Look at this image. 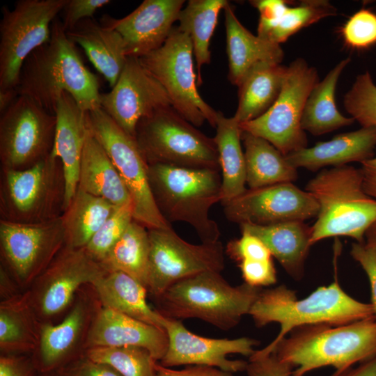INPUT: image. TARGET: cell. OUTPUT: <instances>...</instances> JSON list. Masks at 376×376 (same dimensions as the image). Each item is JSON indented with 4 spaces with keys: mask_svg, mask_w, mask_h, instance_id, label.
<instances>
[{
    "mask_svg": "<svg viewBox=\"0 0 376 376\" xmlns=\"http://www.w3.org/2000/svg\"><path fill=\"white\" fill-rule=\"evenodd\" d=\"M162 327L168 336L167 350L159 361L163 366L201 365L235 373L246 371L248 361L230 359L228 356L239 354L251 357L259 342L254 338H211L197 335L187 329L182 320L163 316Z\"/></svg>",
    "mask_w": 376,
    "mask_h": 376,
    "instance_id": "cell-19",
    "label": "cell"
},
{
    "mask_svg": "<svg viewBox=\"0 0 376 376\" xmlns=\"http://www.w3.org/2000/svg\"><path fill=\"white\" fill-rule=\"evenodd\" d=\"M350 254L359 263L368 278L371 291L370 304L373 309V317L376 320V251L366 242H355L352 245Z\"/></svg>",
    "mask_w": 376,
    "mask_h": 376,
    "instance_id": "cell-47",
    "label": "cell"
},
{
    "mask_svg": "<svg viewBox=\"0 0 376 376\" xmlns=\"http://www.w3.org/2000/svg\"><path fill=\"white\" fill-rule=\"evenodd\" d=\"M226 218L239 224L270 225L302 221L317 217L319 205L306 190L292 182L247 189L240 196L223 203Z\"/></svg>",
    "mask_w": 376,
    "mask_h": 376,
    "instance_id": "cell-18",
    "label": "cell"
},
{
    "mask_svg": "<svg viewBox=\"0 0 376 376\" xmlns=\"http://www.w3.org/2000/svg\"><path fill=\"white\" fill-rule=\"evenodd\" d=\"M117 206L77 188L61 219L65 245L85 247Z\"/></svg>",
    "mask_w": 376,
    "mask_h": 376,
    "instance_id": "cell-35",
    "label": "cell"
},
{
    "mask_svg": "<svg viewBox=\"0 0 376 376\" xmlns=\"http://www.w3.org/2000/svg\"><path fill=\"white\" fill-rule=\"evenodd\" d=\"M251 3L259 12L258 36L262 38L275 27L288 8V1L283 0H256Z\"/></svg>",
    "mask_w": 376,
    "mask_h": 376,
    "instance_id": "cell-46",
    "label": "cell"
},
{
    "mask_svg": "<svg viewBox=\"0 0 376 376\" xmlns=\"http://www.w3.org/2000/svg\"><path fill=\"white\" fill-rule=\"evenodd\" d=\"M65 245V233L61 216L35 224L0 220L1 265L24 292Z\"/></svg>",
    "mask_w": 376,
    "mask_h": 376,
    "instance_id": "cell-16",
    "label": "cell"
},
{
    "mask_svg": "<svg viewBox=\"0 0 376 376\" xmlns=\"http://www.w3.org/2000/svg\"><path fill=\"white\" fill-rule=\"evenodd\" d=\"M15 88L0 90V113H3L18 97Z\"/></svg>",
    "mask_w": 376,
    "mask_h": 376,
    "instance_id": "cell-55",
    "label": "cell"
},
{
    "mask_svg": "<svg viewBox=\"0 0 376 376\" xmlns=\"http://www.w3.org/2000/svg\"><path fill=\"white\" fill-rule=\"evenodd\" d=\"M362 185L367 195L376 200V156L361 162Z\"/></svg>",
    "mask_w": 376,
    "mask_h": 376,
    "instance_id": "cell-52",
    "label": "cell"
},
{
    "mask_svg": "<svg viewBox=\"0 0 376 376\" xmlns=\"http://www.w3.org/2000/svg\"><path fill=\"white\" fill-rule=\"evenodd\" d=\"M24 291L22 290L17 283L8 272V271L1 265L0 267V294L1 301L13 298Z\"/></svg>",
    "mask_w": 376,
    "mask_h": 376,
    "instance_id": "cell-53",
    "label": "cell"
},
{
    "mask_svg": "<svg viewBox=\"0 0 376 376\" xmlns=\"http://www.w3.org/2000/svg\"><path fill=\"white\" fill-rule=\"evenodd\" d=\"M184 0H145L127 16L103 15L100 22L122 36L127 57L140 58L161 47L178 21Z\"/></svg>",
    "mask_w": 376,
    "mask_h": 376,
    "instance_id": "cell-21",
    "label": "cell"
},
{
    "mask_svg": "<svg viewBox=\"0 0 376 376\" xmlns=\"http://www.w3.org/2000/svg\"><path fill=\"white\" fill-rule=\"evenodd\" d=\"M56 125L55 115L19 95L1 114V169H26L48 157L54 147Z\"/></svg>",
    "mask_w": 376,
    "mask_h": 376,
    "instance_id": "cell-15",
    "label": "cell"
},
{
    "mask_svg": "<svg viewBox=\"0 0 376 376\" xmlns=\"http://www.w3.org/2000/svg\"><path fill=\"white\" fill-rule=\"evenodd\" d=\"M345 44L355 49H367L376 45V13L362 8L340 28Z\"/></svg>",
    "mask_w": 376,
    "mask_h": 376,
    "instance_id": "cell-42",
    "label": "cell"
},
{
    "mask_svg": "<svg viewBox=\"0 0 376 376\" xmlns=\"http://www.w3.org/2000/svg\"><path fill=\"white\" fill-rule=\"evenodd\" d=\"M111 1L110 0H67L64 6L62 23L67 31L80 21L93 18L94 13Z\"/></svg>",
    "mask_w": 376,
    "mask_h": 376,
    "instance_id": "cell-45",
    "label": "cell"
},
{
    "mask_svg": "<svg viewBox=\"0 0 376 376\" xmlns=\"http://www.w3.org/2000/svg\"><path fill=\"white\" fill-rule=\"evenodd\" d=\"M65 180L61 161L52 153L23 170L1 169V219L35 224L60 217Z\"/></svg>",
    "mask_w": 376,
    "mask_h": 376,
    "instance_id": "cell-8",
    "label": "cell"
},
{
    "mask_svg": "<svg viewBox=\"0 0 376 376\" xmlns=\"http://www.w3.org/2000/svg\"><path fill=\"white\" fill-rule=\"evenodd\" d=\"M102 307L163 329V316L147 302L148 290L132 276L120 272H107L94 284Z\"/></svg>",
    "mask_w": 376,
    "mask_h": 376,
    "instance_id": "cell-29",
    "label": "cell"
},
{
    "mask_svg": "<svg viewBox=\"0 0 376 376\" xmlns=\"http://www.w3.org/2000/svg\"><path fill=\"white\" fill-rule=\"evenodd\" d=\"M36 376H60L57 370L54 371H49V372H45V373H39L37 374Z\"/></svg>",
    "mask_w": 376,
    "mask_h": 376,
    "instance_id": "cell-57",
    "label": "cell"
},
{
    "mask_svg": "<svg viewBox=\"0 0 376 376\" xmlns=\"http://www.w3.org/2000/svg\"><path fill=\"white\" fill-rule=\"evenodd\" d=\"M148 178L156 205L168 223L189 224L203 243L219 241V226L210 217L211 207L221 200L219 171L151 164Z\"/></svg>",
    "mask_w": 376,
    "mask_h": 376,
    "instance_id": "cell-4",
    "label": "cell"
},
{
    "mask_svg": "<svg viewBox=\"0 0 376 376\" xmlns=\"http://www.w3.org/2000/svg\"><path fill=\"white\" fill-rule=\"evenodd\" d=\"M350 62L347 58L340 61L322 81L313 87L306 102L301 125L302 129L314 136H319L347 126L354 122L352 117L343 116L335 101L338 79Z\"/></svg>",
    "mask_w": 376,
    "mask_h": 376,
    "instance_id": "cell-33",
    "label": "cell"
},
{
    "mask_svg": "<svg viewBox=\"0 0 376 376\" xmlns=\"http://www.w3.org/2000/svg\"><path fill=\"white\" fill-rule=\"evenodd\" d=\"M133 212L132 203L116 207L85 246L94 259L100 263L104 259L134 220Z\"/></svg>",
    "mask_w": 376,
    "mask_h": 376,
    "instance_id": "cell-41",
    "label": "cell"
},
{
    "mask_svg": "<svg viewBox=\"0 0 376 376\" xmlns=\"http://www.w3.org/2000/svg\"><path fill=\"white\" fill-rule=\"evenodd\" d=\"M40 324L24 292L1 301V354H32L39 341Z\"/></svg>",
    "mask_w": 376,
    "mask_h": 376,
    "instance_id": "cell-34",
    "label": "cell"
},
{
    "mask_svg": "<svg viewBox=\"0 0 376 376\" xmlns=\"http://www.w3.org/2000/svg\"><path fill=\"white\" fill-rule=\"evenodd\" d=\"M290 333L272 354L292 369V376L327 366L342 371L376 356L374 317L338 326H304Z\"/></svg>",
    "mask_w": 376,
    "mask_h": 376,
    "instance_id": "cell-3",
    "label": "cell"
},
{
    "mask_svg": "<svg viewBox=\"0 0 376 376\" xmlns=\"http://www.w3.org/2000/svg\"><path fill=\"white\" fill-rule=\"evenodd\" d=\"M15 89L18 95L54 115L63 93L85 112L101 107L99 79L84 65L58 18L52 24L49 40L24 62Z\"/></svg>",
    "mask_w": 376,
    "mask_h": 376,
    "instance_id": "cell-1",
    "label": "cell"
},
{
    "mask_svg": "<svg viewBox=\"0 0 376 376\" xmlns=\"http://www.w3.org/2000/svg\"><path fill=\"white\" fill-rule=\"evenodd\" d=\"M248 376H292V369L272 354L265 356L252 354L246 369Z\"/></svg>",
    "mask_w": 376,
    "mask_h": 376,
    "instance_id": "cell-49",
    "label": "cell"
},
{
    "mask_svg": "<svg viewBox=\"0 0 376 376\" xmlns=\"http://www.w3.org/2000/svg\"><path fill=\"white\" fill-rule=\"evenodd\" d=\"M376 148V127L338 134L331 140L317 143L285 155L295 168L316 171L327 166L337 167L348 163L362 162L374 157Z\"/></svg>",
    "mask_w": 376,
    "mask_h": 376,
    "instance_id": "cell-24",
    "label": "cell"
},
{
    "mask_svg": "<svg viewBox=\"0 0 376 376\" xmlns=\"http://www.w3.org/2000/svg\"><path fill=\"white\" fill-rule=\"evenodd\" d=\"M149 253L148 229L132 220L101 263L108 272H124L146 287Z\"/></svg>",
    "mask_w": 376,
    "mask_h": 376,
    "instance_id": "cell-37",
    "label": "cell"
},
{
    "mask_svg": "<svg viewBox=\"0 0 376 376\" xmlns=\"http://www.w3.org/2000/svg\"><path fill=\"white\" fill-rule=\"evenodd\" d=\"M261 289L245 283L233 286L221 272L206 271L170 285L155 299V309L166 318H196L227 331L249 315Z\"/></svg>",
    "mask_w": 376,
    "mask_h": 376,
    "instance_id": "cell-5",
    "label": "cell"
},
{
    "mask_svg": "<svg viewBox=\"0 0 376 376\" xmlns=\"http://www.w3.org/2000/svg\"><path fill=\"white\" fill-rule=\"evenodd\" d=\"M100 346L143 347L159 362L167 350L168 336L163 329L102 307L91 327L86 349Z\"/></svg>",
    "mask_w": 376,
    "mask_h": 376,
    "instance_id": "cell-22",
    "label": "cell"
},
{
    "mask_svg": "<svg viewBox=\"0 0 376 376\" xmlns=\"http://www.w3.org/2000/svg\"><path fill=\"white\" fill-rule=\"evenodd\" d=\"M102 308L94 285L86 284L61 321L41 324L39 341L31 354L36 370H58L84 356L91 327Z\"/></svg>",
    "mask_w": 376,
    "mask_h": 376,
    "instance_id": "cell-17",
    "label": "cell"
},
{
    "mask_svg": "<svg viewBox=\"0 0 376 376\" xmlns=\"http://www.w3.org/2000/svg\"><path fill=\"white\" fill-rule=\"evenodd\" d=\"M319 211L312 226V245L329 237L347 236L363 242L376 221V200L363 190L359 169L344 165L324 169L305 187Z\"/></svg>",
    "mask_w": 376,
    "mask_h": 376,
    "instance_id": "cell-6",
    "label": "cell"
},
{
    "mask_svg": "<svg viewBox=\"0 0 376 376\" xmlns=\"http://www.w3.org/2000/svg\"><path fill=\"white\" fill-rule=\"evenodd\" d=\"M336 8L326 0H304L294 7L288 6L277 24L265 38L279 44L301 29L336 14Z\"/></svg>",
    "mask_w": 376,
    "mask_h": 376,
    "instance_id": "cell-39",
    "label": "cell"
},
{
    "mask_svg": "<svg viewBox=\"0 0 376 376\" xmlns=\"http://www.w3.org/2000/svg\"><path fill=\"white\" fill-rule=\"evenodd\" d=\"M287 66L263 63L253 68L238 87V105L234 118L239 123L264 114L278 98L284 82Z\"/></svg>",
    "mask_w": 376,
    "mask_h": 376,
    "instance_id": "cell-30",
    "label": "cell"
},
{
    "mask_svg": "<svg viewBox=\"0 0 376 376\" xmlns=\"http://www.w3.org/2000/svg\"><path fill=\"white\" fill-rule=\"evenodd\" d=\"M343 104L362 127H376V84L368 71L357 77L344 96Z\"/></svg>",
    "mask_w": 376,
    "mask_h": 376,
    "instance_id": "cell-40",
    "label": "cell"
},
{
    "mask_svg": "<svg viewBox=\"0 0 376 376\" xmlns=\"http://www.w3.org/2000/svg\"><path fill=\"white\" fill-rule=\"evenodd\" d=\"M31 354H1L0 376H36Z\"/></svg>",
    "mask_w": 376,
    "mask_h": 376,
    "instance_id": "cell-50",
    "label": "cell"
},
{
    "mask_svg": "<svg viewBox=\"0 0 376 376\" xmlns=\"http://www.w3.org/2000/svg\"><path fill=\"white\" fill-rule=\"evenodd\" d=\"M214 137L222 178L221 203L242 194L247 189L244 152L242 147V130L233 116L226 117L218 111Z\"/></svg>",
    "mask_w": 376,
    "mask_h": 376,
    "instance_id": "cell-31",
    "label": "cell"
},
{
    "mask_svg": "<svg viewBox=\"0 0 376 376\" xmlns=\"http://www.w3.org/2000/svg\"><path fill=\"white\" fill-rule=\"evenodd\" d=\"M57 372L60 376H122L111 366L95 361L85 354Z\"/></svg>",
    "mask_w": 376,
    "mask_h": 376,
    "instance_id": "cell-48",
    "label": "cell"
},
{
    "mask_svg": "<svg viewBox=\"0 0 376 376\" xmlns=\"http://www.w3.org/2000/svg\"><path fill=\"white\" fill-rule=\"evenodd\" d=\"M77 188L116 206L132 204L115 166L89 129L81 159Z\"/></svg>",
    "mask_w": 376,
    "mask_h": 376,
    "instance_id": "cell-28",
    "label": "cell"
},
{
    "mask_svg": "<svg viewBox=\"0 0 376 376\" xmlns=\"http://www.w3.org/2000/svg\"><path fill=\"white\" fill-rule=\"evenodd\" d=\"M66 33L71 41L84 49L95 69L113 88L127 59L120 33L93 17L80 21Z\"/></svg>",
    "mask_w": 376,
    "mask_h": 376,
    "instance_id": "cell-26",
    "label": "cell"
},
{
    "mask_svg": "<svg viewBox=\"0 0 376 376\" xmlns=\"http://www.w3.org/2000/svg\"><path fill=\"white\" fill-rule=\"evenodd\" d=\"M319 81L317 70L299 58L287 67L281 93L273 105L260 117L240 123L242 131L261 137L283 155L307 147L301 121L309 93Z\"/></svg>",
    "mask_w": 376,
    "mask_h": 376,
    "instance_id": "cell-12",
    "label": "cell"
},
{
    "mask_svg": "<svg viewBox=\"0 0 376 376\" xmlns=\"http://www.w3.org/2000/svg\"><path fill=\"white\" fill-rule=\"evenodd\" d=\"M228 58V79L238 86L256 67L281 63L283 51L279 44L254 36L239 21L228 2L224 8Z\"/></svg>",
    "mask_w": 376,
    "mask_h": 376,
    "instance_id": "cell-25",
    "label": "cell"
},
{
    "mask_svg": "<svg viewBox=\"0 0 376 376\" xmlns=\"http://www.w3.org/2000/svg\"><path fill=\"white\" fill-rule=\"evenodd\" d=\"M107 272L85 247L65 245L24 293L41 324H56L67 313L78 290Z\"/></svg>",
    "mask_w": 376,
    "mask_h": 376,
    "instance_id": "cell-11",
    "label": "cell"
},
{
    "mask_svg": "<svg viewBox=\"0 0 376 376\" xmlns=\"http://www.w3.org/2000/svg\"><path fill=\"white\" fill-rule=\"evenodd\" d=\"M85 355L108 364L122 376H156V360L146 349L137 346L91 347Z\"/></svg>",
    "mask_w": 376,
    "mask_h": 376,
    "instance_id": "cell-38",
    "label": "cell"
},
{
    "mask_svg": "<svg viewBox=\"0 0 376 376\" xmlns=\"http://www.w3.org/2000/svg\"><path fill=\"white\" fill-rule=\"evenodd\" d=\"M238 239L229 241L226 247V253L233 260L239 263L243 260L272 259V255L267 246L256 235L241 231Z\"/></svg>",
    "mask_w": 376,
    "mask_h": 376,
    "instance_id": "cell-43",
    "label": "cell"
},
{
    "mask_svg": "<svg viewBox=\"0 0 376 376\" xmlns=\"http://www.w3.org/2000/svg\"><path fill=\"white\" fill-rule=\"evenodd\" d=\"M365 237L366 238V242L376 251V221L366 231Z\"/></svg>",
    "mask_w": 376,
    "mask_h": 376,
    "instance_id": "cell-56",
    "label": "cell"
},
{
    "mask_svg": "<svg viewBox=\"0 0 376 376\" xmlns=\"http://www.w3.org/2000/svg\"><path fill=\"white\" fill-rule=\"evenodd\" d=\"M56 132L52 155L61 162L65 180L64 210L74 196L78 185L81 159L88 133L86 112L74 98L63 93L55 112Z\"/></svg>",
    "mask_w": 376,
    "mask_h": 376,
    "instance_id": "cell-23",
    "label": "cell"
},
{
    "mask_svg": "<svg viewBox=\"0 0 376 376\" xmlns=\"http://www.w3.org/2000/svg\"><path fill=\"white\" fill-rule=\"evenodd\" d=\"M244 283L256 288L274 284L276 271L273 260H243L238 263Z\"/></svg>",
    "mask_w": 376,
    "mask_h": 376,
    "instance_id": "cell-44",
    "label": "cell"
},
{
    "mask_svg": "<svg viewBox=\"0 0 376 376\" xmlns=\"http://www.w3.org/2000/svg\"><path fill=\"white\" fill-rule=\"evenodd\" d=\"M244 148L246 183L249 189L296 180L297 169L267 140L242 131Z\"/></svg>",
    "mask_w": 376,
    "mask_h": 376,
    "instance_id": "cell-32",
    "label": "cell"
},
{
    "mask_svg": "<svg viewBox=\"0 0 376 376\" xmlns=\"http://www.w3.org/2000/svg\"><path fill=\"white\" fill-rule=\"evenodd\" d=\"M331 376H376V356L361 363L357 368L336 371Z\"/></svg>",
    "mask_w": 376,
    "mask_h": 376,
    "instance_id": "cell-54",
    "label": "cell"
},
{
    "mask_svg": "<svg viewBox=\"0 0 376 376\" xmlns=\"http://www.w3.org/2000/svg\"><path fill=\"white\" fill-rule=\"evenodd\" d=\"M100 102L103 110L134 138L141 119L171 106L164 88L135 57H127L117 82L109 92L101 93Z\"/></svg>",
    "mask_w": 376,
    "mask_h": 376,
    "instance_id": "cell-20",
    "label": "cell"
},
{
    "mask_svg": "<svg viewBox=\"0 0 376 376\" xmlns=\"http://www.w3.org/2000/svg\"><path fill=\"white\" fill-rule=\"evenodd\" d=\"M241 231L258 237L267 246L285 271L300 279L312 246V226L302 221H290L270 225L249 223L240 224Z\"/></svg>",
    "mask_w": 376,
    "mask_h": 376,
    "instance_id": "cell-27",
    "label": "cell"
},
{
    "mask_svg": "<svg viewBox=\"0 0 376 376\" xmlns=\"http://www.w3.org/2000/svg\"><path fill=\"white\" fill-rule=\"evenodd\" d=\"M134 139L148 165L220 171L217 145L171 106L143 118Z\"/></svg>",
    "mask_w": 376,
    "mask_h": 376,
    "instance_id": "cell-7",
    "label": "cell"
},
{
    "mask_svg": "<svg viewBox=\"0 0 376 376\" xmlns=\"http://www.w3.org/2000/svg\"><path fill=\"white\" fill-rule=\"evenodd\" d=\"M148 235L146 288L154 299L181 279L206 271L221 272L224 268V250L220 240L191 244L171 226L148 229Z\"/></svg>",
    "mask_w": 376,
    "mask_h": 376,
    "instance_id": "cell-14",
    "label": "cell"
},
{
    "mask_svg": "<svg viewBox=\"0 0 376 376\" xmlns=\"http://www.w3.org/2000/svg\"><path fill=\"white\" fill-rule=\"evenodd\" d=\"M226 0H189L180 13L178 28L189 36L196 62L197 85L203 83L201 69L211 60L210 45L220 11Z\"/></svg>",
    "mask_w": 376,
    "mask_h": 376,
    "instance_id": "cell-36",
    "label": "cell"
},
{
    "mask_svg": "<svg viewBox=\"0 0 376 376\" xmlns=\"http://www.w3.org/2000/svg\"><path fill=\"white\" fill-rule=\"evenodd\" d=\"M67 0H19L1 8L0 90L15 88L26 58L51 36L53 22Z\"/></svg>",
    "mask_w": 376,
    "mask_h": 376,
    "instance_id": "cell-13",
    "label": "cell"
},
{
    "mask_svg": "<svg viewBox=\"0 0 376 376\" xmlns=\"http://www.w3.org/2000/svg\"><path fill=\"white\" fill-rule=\"evenodd\" d=\"M193 56L189 36L173 26L161 47L139 59L164 88L171 107L180 116L196 127L205 121L215 127L218 111L198 93Z\"/></svg>",
    "mask_w": 376,
    "mask_h": 376,
    "instance_id": "cell-10",
    "label": "cell"
},
{
    "mask_svg": "<svg viewBox=\"0 0 376 376\" xmlns=\"http://www.w3.org/2000/svg\"><path fill=\"white\" fill-rule=\"evenodd\" d=\"M88 127L115 166L130 195L134 220L148 229L171 226L159 211L152 194L148 164L135 139L102 107L86 112Z\"/></svg>",
    "mask_w": 376,
    "mask_h": 376,
    "instance_id": "cell-9",
    "label": "cell"
},
{
    "mask_svg": "<svg viewBox=\"0 0 376 376\" xmlns=\"http://www.w3.org/2000/svg\"><path fill=\"white\" fill-rule=\"evenodd\" d=\"M156 376H234L219 368L201 365H189L182 369H173L155 363Z\"/></svg>",
    "mask_w": 376,
    "mask_h": 376,
    "instance_id": "cell-51",
    "label": "cell"
},
{
    "mask_svg": "<svg viewBox=\"0 0 376 376\" xmlns=\"http://www.w3.org/2000/svg\"><path fill=\"white\" fill-rule=\"evenodd\" d=\"M258 327L272 322L280 324L276 337L266 347L253 353L271 354L279 342L292 330L308 325L338 326L373 317L370 304L361 302L347 294L336 279L318 288L304 299L285 285L263 290L249 313Z\"/></svg>",
    "mask_w": 376,
    "mask_h": 376,
    "instance_id": "cell-2",
    "label": "cell"
}]
</instances>
